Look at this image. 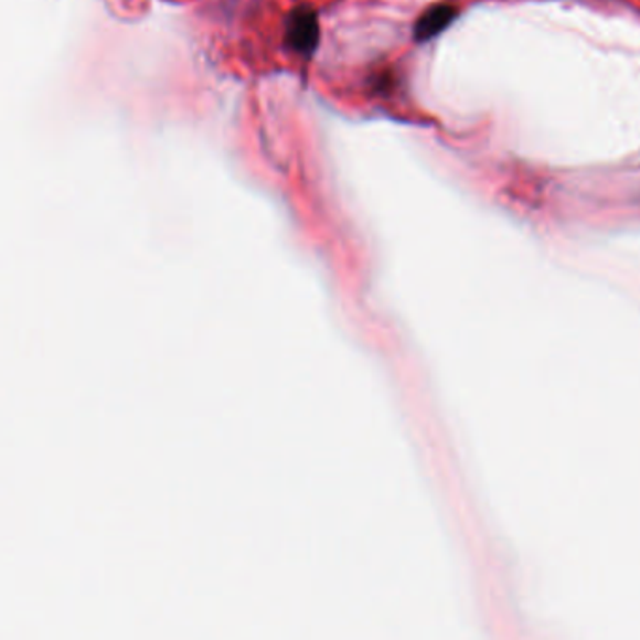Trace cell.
<instances>
[{
	"label": "cell",
	"instance_id": "7a4b0ae2",
	"mask_svg": "<svg viewBox=\"0 0 640 640\" xmlns=\"http://www.w3.org/2000/svg\"><path fill=\"white\" fill-rule=\"evenodd\" d=\"M457 18H459V8L452 7V4H436V7L428 8L427 12L423 13L415 23V42L425 44L428 40L440 36L441 32L446 31L447 26L451 25Z\"/></svg>",
	"mask_w": 640,
	"mask_h": 640
},
{
	"label": "cell",
	"instance_id": "6da1fadb",
	"mask_svg": "<svg viewBox=\"0 0 640 640\" xmlns=\"http://www.w3.org/2000/svg\"><path fill=\"white\" fill-rule=\"evenodd\" d=\"M320 44V20L310 8L301 7L286 20V45L301 57H312Z\"/></svg>",
	"mask_w": 640,
	"mask_h": 640
}]
</instances>
